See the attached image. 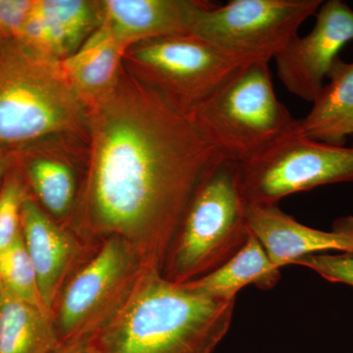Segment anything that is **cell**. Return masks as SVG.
Returning a JSON list of instances; mask_svg holds the SVG:
<instances>
[{
    "label": "cell",
    "instance_id": "obj_14",
    "mask_svg": "<svg viewBox=\"0 0 353 353\" xmlns=\"http://www.w3.org/2000/svg\"><path fill=\"white\" fill-rule=\"evenodd\" d=\"M101 27L126 44L188 34L187 0H105Z\"/></svg>",
    "mask_w": 353,
    "mask_h": 353
},
{
    "label": "cell",
    "instance_id": "obj_20",
    "mask_svg": "<svg viewBox=\"0 0 353 353\" xmlns=\"http://www.w3.org/2000/svg\"><path fill=\"white\" fill-rule=\"evenodd\" d=\"M0 283L4 289L18 299L46 309L39 294L36 269L22 236L0 254Z\"/></svg>",
    "mask_w": 353,
    "mask_h": 353
},
{
    "label": "cell",
    "instance_id": "obj_7",
    "mask_svg": "<svg viewBox=\"0 0 353 353\" xmlns=\"http://www.w3.org/2000/svg\"><path fill=\"white\" fill-rule=\"evenodd\" d=\"M239 165L241 190L248 203L278 205L290 194L353 182V146L309 139L297 125L263 154Z\"/></svg>",
    "mask_w": 353,
    "mask_h": 353
},
{
    "label": "cell",
    "instance_id": "obj_10",
    "mask_svg": "<svg viewBox=\"0 0 353 353\" xmlns=\"http://www.w3.org/2000/svg\"><path fill=\"white\" fill-rule=\"evenodd\" d=\"M352 41V9L341 0L323 2L311 32L296 37L274 58L278 78L290 94L312 102L339 52Z\"/></svg>",
    "mask_w": 353,
    "mask_h": 353
},
{
    "label": "cell",
    "instance_id": "obj_24",
    "mask_svg": "<svg viewBox=\"0 0 353 353\" xmlns=\"http://www.w3.org/2000/svg\"><path fill=\"white\" fill-rule=\"evenodd\" d=\"M51 353H99V350L94 334H88L61 341Z\"/></svg>",
    "mask_w": 353,
    "mask_h": 353
},
{
    "label": "cell",
    "instance_id": "obj_4",
    "mask_svg": "<svg viewBox=\"0 0 353 353\" xmlns=\"http://www.w3.org/2000/svg\"><path fill=\"white\" fill-rule=\"evenodd\" d=\"M218 154L246 163L296 129L279 101L267 62L245 65L189 115Z\"/></svg>",
    "mask_w": 353,
    "mask_h": 353
},
{
    "label": "cell",
    "instance_id": "obj_3",
    "mask_svg": "<svg viewBox=\"0 0 353 353\" xmlns=\"http://www.w3.org/2000/svg\"><path fill=\"white\" fill-rule=\"evenodd\" d=\"M240 165L219 155L199 183L167 254L162 274L185 284L214 271L250 236Z\"/></svg>",
    "mask_w": 353,
    "mask_h": 353
},
{
    "label": "cell",
    "instance_id": "obj_15",
    "mask_svg": "<svg viewBox=\"0 0 353 353\" xmlns=\"http://www.w3.org/2000/svg\"><path fill=\"white\" fill-rule=\"evenodd\" d=\"M127 50L99 26L76 52L60 62L70 85L88 108L116 87Z\"/></svg>",
    "mask_w": 353,
    "mask_h": 353
},
{
    "label": "cell",
    "instance_id": "obj_1",
    "mask_svg": "<svg viewBox=\"0 0 353 353\" xmlns=\"http://www.w3.org/2000/svg\"><path fill=\"white\" fill-rule=\"evenodd\" d=\"M88 108L90 225L162 272L190 199L220 154L189 116L137 79L121 74Z\"/></svg>",
    "mask_w": 353,
    "mask_h": 353
},
{
    "label": "cell",
    "instance_id": "obj_25",
    "mask_svg": "<svg viewBox=\"0 0 353 353\" xmlns=\"http://www.w3.org/2000/svg\"><path fill=\"white\" fill-rule=\"evenodd\" d=\"M11 159L8 154H6L3 150H0V190L2 189L4 181L8 175L9 169H10Z\"/></svg>",
    "mask_w": 353,
    "mask_h": 353
},
{
    "label": "cell",
    "instance_id": "obj_18",
    "mask_svg": "<svg viewBox=\"0 0 353 353\" xmlns=\"http://www.w3.org/2000/svg\"><path fill=\"white\" fill-rule=\"evenodd\" d=\"M1 290L0 353L52 352L61 343L52 312Z\"/></svg>",
    "mask_w": 353,
    "mask_h": 353
},
{
    "label": "cell",
    "instance_id": "obj_12",
    "mask_svg": "<svg viewBox=\"0 0 353 353\" xmlns=\"http://www.w3.org/2000/svg\"><path fill=\"white\" fill-rule=\"evenodd\" d=\"M101 18V1L34 0L19 43L39 55L62 61L92 36Z\"/></svg>",
    "mask_w": 353,
    "mask_h": 353
},
{
    "label": "cell",
    "instance_id": "obj_8",
    "mask_svg": "<svg viewBox=\"0 0 353 353\" xmlns=\"http://www.w3.org/2000/svg\"><path fill=\"white\" fill-rule=\"evenodd\" d=\"M132 57L143 82L187 116L234 72L250 64L227 57L189 34L136 44Z\"/></svg>",
    "mask_w": 353,
    "mask_h": 353
},
{
    "label": "cell",
    "instance_id": "obj_17",
    "mask_svg": "<svg viewBox=\"0 0 353 353\" xmlns=\"http://www.w3.org/2000/svg\"><path fill=\"white\" fill-rule=\"evenodd\" d=\"M280 279L281 269L272 262L259 239L250 233L245 245L224 264L185 284L218 299H236L239 292L248 285L272 290Z\"/></svg>",
    "mask_w": 353,
    "mask_h": 353
},
{
    "label": "cell",
    "instance_id": "obj_26",
    "mask_svg": "<svg viewBox=\"0 0 353 353\" xmlns=\"http://www.w3.org/2000/svg\"><path fill=\"white\" fill-rule=\"evenodd\" d=\"M2 48H3V43H2V41L0 39V58H1L2 55Z\"/></svg>",
    "mask_w": 353,
    "mask_h": 353
},
{
    "label": "cell",
    "instance_id": "obj_16",
    "mask_svg": "<svg viewBox=\"0 0 353 353\" xmlns=\"http://www.w3.org/2000/svg\"><path fill=\"white\" fill-rule=\"evenodd\" d=\"M324 85L299 130L303 136L320 143L343 145L353 134V62L334 60Z\"/></svg>",
    "mask_w": 353,
    "mask_h": 353
},
{
    "label": "cell",
    "instance_id": "obj_27",
    "mask_svg": "<svg viewBox=\"0 0 353 353\" xmlns=\"http://www.w3.org/2000/svg\"><path fill=\"white\" fill-rule=\"evenodd\" d=\"M1 294H2L1 284H0V308H1Z\"/></svg>",
    "mask_w": 353,
    "mask_h": 353
},
{
    "label": "cell",
    "instance_id": "obj_11",
    "mask_svg": "<svg viewBox=\"0 0 353 353\" xmlns=\"http://www.w3.org/2000/svg\"><path fill=\"white\" fill-rule=\"evenodd\" d=\"M248 222L250 232L280 269L307 255L330 250L353 253V217L341 218L333 232H325L301 224L278 205L248 204Z\"/></svg>",
    "mask_w": 353,
    "mask_h": 353
},
{
    "label": "cell",
    "instance_id": "obj_21",
    "mask_svg": "<svg viewBox=\"0 0 353 353\" xmlns=\"http://www.w3.org/2000/svg\"><path fill=\"white\" fill-rule=\"evenodd\" d=\"M28 196L22 179L17 174H8L0 190V254L22 236L21 215Z\"/></svg>",
    "mask_w": 353,
    "mask_h": 353
},
{
    "label": "cell",
    "instance_id": "obj_22",
    "mask_svg": "<svg viewBox=\"0 0 353 353\" xmlns=\"http://www.w3.org/2000/svg\"><path fill=\"white\" fill-rule=\"evenodd\" d=\"M292 265H299L310 269L329 282L340 283L353 287V253H317L296 260Z\"/></svg>",
    "mask_w": 353,
    "mask_h": 353
},
{
    "label": "cell",
    "instance_id": "obj_13",
    "mask_svg": "<svg viewBox=\"0 0 353 353\" xmlns=\"http://www.w3.org/2000/svg\"><path fill=\"white\" fill-rule=\"evenodd\" d=\"M21 224L23 240L38 276L41 301L52 312L76 254V241L30 196L23 204Z\"/></svg>",
    "mask_w": 353,
    "mask_h": 353
},
{
    "label": "cell",
    "instance_id": "obj_2",
    "mask_svg": "<svg viewBox=\"0 0 353 353\" xmlns=\"http://www.w3.org/2000/svg\"><path fill=\"white\" fill-rule=\"evenodd\" d=\"M236 299L209 296L145 268L94 332L99 353H213L231 328Z\"/></svg>",
    "mask_w": 353,
    "mask_h": 353
},
{
    "label": "cell",
    "instance_id": "obj_5",
    "mask_svg": "<svg viewBox=\"0 0 353 353\" xmlns=\"http://www.w3.org/2000/svg\"><path fill=\"white\" fill-rule=\"evenodd\" d=\"M2 43L0 145L76 131L88 121L87 105L70 85L61 61L16 41Z\"/></svg>",
    "mask_w": 353,
    "mask_h": 353
},
{
    "label": "cell",
    "instance_id": "obj_19",
    "mask_svg": "<svg viewBox=\"0 0 353 353\" xmlns=\"http://www.w3.org/2000/svg\"><path fill=\"white\" fill-rule=\"evenodd\" d=\"M27 176L34 194L51 215L62 217L69 212L76 196L73 170L55 158L38 157L27 167Z\"/></svg>",
    "mask_w": 353,
    "mask_h": 353
},
{
    "label": "cell",
    "instance_id": "obj_6",
    "mask_svg": "<svg viewBox=\"0 0 353 353\" xmlns=\"http://www.w3.org/2000/svg\"><path fill=\"white\" fill-rule=\"evenodd\" d=\"M322 0H230L221 6L187 0L188 34L243 63L269 62L299 36Z\"/></svg>",
    "mask_w": 353,
    "mask_h": 353
},
{
    "label": "cell",
    "instance_id": "obj_23",
    "mask_svg": "<svg viewBox=\"0 0 353 353\" xmlns=\"http://www.w3.org/2000/svg\"><path fill=\"white\" fill-rule=\"evenodd\" d=\"M34 0H0V39L19 41L31 16Z\"/></svg>",
    "mask_w": 353,
    "mask_h": 353
},
{
    "label": "cell",
    "instance_id": "obj_9",
    "mask_svg": "<svg viewBox=\"0 0 353 353\" xmlns=\"http://www.w3.org/2000/svg\"><path fill=\"white\" fill-rule=\"evenodd\" d=\"M145 268L148 267L128 241L110 236L62 294L54 319L60 340L94 333Z\"/></svg>",
    "mask_w": 353,
    "mask_h": 353
}]
</instances>
